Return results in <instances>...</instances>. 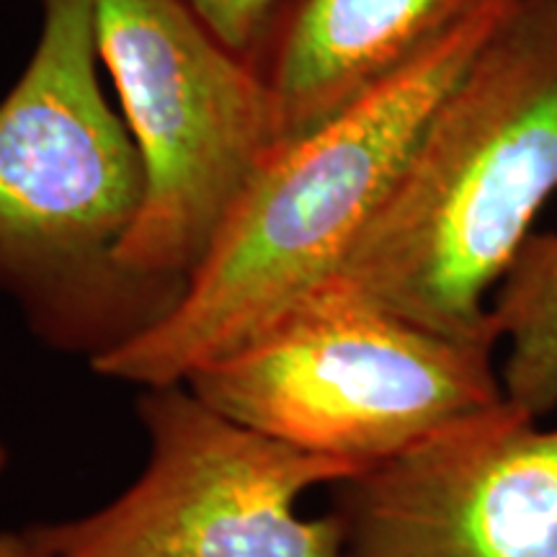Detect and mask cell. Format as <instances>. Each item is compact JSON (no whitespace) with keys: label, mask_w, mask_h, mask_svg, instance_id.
<instances>
[{"label":"cell","mask_w":557,"mask_h":557,"mask_svg":"<svg viewBox=\"0 0 557 557\" xmlns=\"http://www.w3.org/2000/svg\"><path fill=\"white\" fill-rule=\"evenodd\" d=\"M493 351L408 323L331 278L184 382L243 426L369 470L500 406Z\"/></svg>","instance_id":"4"},{"label":"cell","mask_w":557,"mask_h":557,"mask_svg":"<svg viewBox=\"0 0 557 557\" xmlns=\"http://www.w3.org/2000/svg\"><path fill=\"white\" fill-rule=\"evenodd\" d=\"M506 403L532 421L557 410V233H532L491 302Z\"/></svg>","instance_id":"9"},{"label":"cell","mask_w":557,"mask_h":557,"mask_svg":"<svg viewBox=\"0 0 557 557\" xmlns=\"http://www.w3.org/2000/svg\"><path fill=\"white\" fill-rule=\"evenodd\" d=\"M344 557H557V429L504 400L336 483Z\"/></svg>","instance_id":"7"},{"label":"cell","mask_w":557,"mask_h":557,"mask_svg":"<svg viewBox=\"0 0 557 557\" xmlns=\"http://www.w3.org/2000/svg\"><path fill=\"white\" fill-rule=\"evenodd\" d=\"M493 0H282L250 54L276 145L367 99Z\"/></svg>","instance_id":"8"},{"label":"cell","mask_w":557,"mask_h":557,"mask_svg":"<svg viewBox=\"0 0 557 557\" xmlns=\"http://www.w3.org/2000/svg\"><path fill=\"white\" fill-rule=\"evenodd\" d=\"M230 52L250 60L282 0H184Z\"/></svg>","instance_id":"10"},{"label":"cell","mask_w":557,"mask_h":557,"mask_svg":"<svg viewBox=\"0 0 557 557\" xmlns=\"http://www.w3.org/2000/svg\"><path fill=\"white\" fill-rule=\"evenodd\" d=\"M511 3L493 0L336 120L276 145L176 305L90 361L94 372L139 387L184 382L331 282L393 189L431 111Z\"/></svg>","instance_id":"2"},{"label":"cell","mask_w":557,"mask_h":557,"mask_svg":"<svg viewBox=\"0 0 557 557\" xmlns=\"http://www.w3.org/2000/svg\"><path fill=\"white\" fill-rule=\"evenodd\" d=\"M99 62L96 0H41L37 47L0 101V292L39 338L90 361L181 297L120 263L145 173Z\"/></svg>","instance_id":"3"},{"label":"cell","mask_w":557,"mask_h":557,"mask_svg":"<svg viewBox=\"0 0 557 557\" xmlns=\"http://www.w3.org/2000/svg\"><path fill=\"white\" fill-rule=\"evenodd\" d=\"M96 32L145 173L120 263L184 292L276 148L269 94L184 0H96Z\"/></svg>","instance_id":"5"},{"label":"cell","mask_w":557,"mask_h":557,"mask_svg":"<svg viewBox=\"0 0 557 557\" xmlns=\"http://www.w3.org/2000/svg\"><path fill=\"white\" fill-rule=\"evenodd\" d=\"M557 194V0H513L423 124L333 278L496 348L491 302Z\"/></svg>","instance_id":"1"},{"label":"cell","mask_w":557,"mask_h":557,"mask_svg":"<svg viewBox=\"0 0 557 557\" xmlns=\"http://www.w3.org/2000/svg\"><path fill=\"white\" fill-rule=\"evenodd\" d=\"M137 418L143 475L88 517L26 529L34 557H344L338 513L305 519L297 500L364 468L243 426L186 382L143 387Z\"/></svg>","instance_id":"6"}]
</instances>
